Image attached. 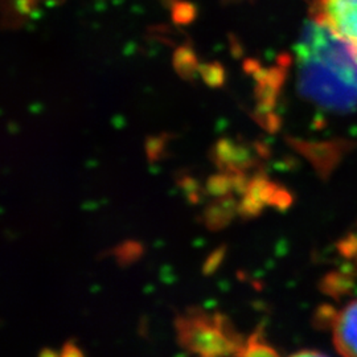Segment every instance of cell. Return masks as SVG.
I'll use <instances>...</instances> for the list:
<instances>
[{"label":"cell","instance_id":"1","mask_svg":"<svg viewBox=\"0 0 357 357\" xmlns=\"http://www.w3.org/2000/svg\"><path fill=\"white\" fill-rule=\"evenodd\" d=\"M299 89L320 107L345 113L357 107V53L310 22L298 43Z\"/></svg>","mask_w":357,"mask_h":357},{"label":"cell","instance_id":"2","mask_svg":"<svg viewBox=\"0 0 357 357\" xmlns=\"http://www.w3.org/2000/svg\"><path fill=\"white\" fill-rule=\"evenodd\" d=\"M178 344L197 357L236 356L243 339L222 314L191 310L175 320Z\"/></svg>","mask_w":357,"mask_h":357},{"label":"cell","instance_id":"3","mask_svg":"<svg viewBox=\"0 0 357 357\" xmlns=\"http://www.w3.org/2000/svg\"><path fill=\"white\" fill-rule=\"evenodd\" d=\"M310 15L357 53V0H314Z\"/></svg>","mask_w":357,"mask_h":357},{"label":"cell","instance_id":"4","mask_svg":"<svg viewBox=\"0 0 357 357\" xmlns=\"http://www.w3.org/2000/svg\"><path fill=\"white\" fill-rule=\"evenodd\" d=\"M332 330L337 352L343 357H357V299L337 314Z\"/></svg>","mask_w":357,"mask_h":357},{"label":"cell","instance_id":"5","mask_svg":"<svg viewBox=\"0 0 357 357\" xmlns=\"http://www.w3.org/2000/svg\"><path fill=\"white\" fill-rule=\"evenodd\" d=\"M212 158L217 166L224 172L245 174V171L255 166V158L243 146H238L228 139L218 142L213 147Z\"/></svg>","mask_w":357,"mask_h":357},{"label":"cell","instance_id":"6","mask_svg":"<svg viewBox=\"0 0 357 357\" xmlns=\"http://www.w3.org/2000/svg\"><path fill=\"white\" fill-rule=\"evenodd\" d=\"M236 213H238V203H236L233 195L217 197L216 202L205 209V227L213 231L224 229L229 225Z\"/></svg>","mask_w":357,"mask_h":357},{"label":"cell","instance_id":"7","mask_svg":"<svg viewBox=\"0 0 357 357\" xmlns=\"http://www.w3.org/2000/svg\"><path fill=\"white\" fill-rule=\"evenodd\" d=\"M174 66L178 76L184 79H192L200 69L197 57L188 45L176 50L174 54Z\"/></svg>","mask_w":357,"mask_h":357},{"label":"cell","instance_id":"8","mask_svg":"<svg viewBox=\"0 0 357 357\" xmlns=\"http://www.w3.org/2000/svg\"><path fill=\"white\" fill-rule=\"evenodd\" d=\"M354 286L352 278L344 273H330L320 282V290L332 298H342Z\"/></svg>","mask_w":357,"mask_h":357},{"label":"cell","instance_id":"9","mask_svg":"<svg viewBox=\"0 0 357 357\" xmlns=\"http://www.w3.org/2000/svg\"><path fill=\"white\" fill-rule=\"evenodd\" d=\"M234 357H280L278 352L268 345L261 336L255 332L245 343Z\"/></svg>","mask_w":357,"mask_h":357},{"label":"cell","instance_id":"10","mask_svg":"<svg viewBox=\"0 0 357 357\" xmlns=\"http://www.w3.org/2000/svg\"><path fill=\"white\" fill-rule=\"evenodd\" d=\"M206 191L215 197H224L234 192V176L229 172L213 175L206 181Z\"/></svg>","mask_w":357,"mask_h":357},{"label":"cell","instance_id":"11","mask_svg":"<svg viewBox=\"0 0 357 357\" xmlns=\"http://www.w3.org/2000/svg\"><path fill=\"white\" fill-rule=\"evenodd\" d=\"M114 253L118 264L126 266L141 258V255H143V246L137 241H125L115 249Z\"/></svg>","mask_w":357,"mask_h":357},{"label":"cell","instance_id":"12","mask_svg":"<svg viewBox=\"0 0 357 357\" xmlns=\"http://www.w3.org/2000/svg\"><path fill=\"white\" fill-rule=\"evenodd\" d=\"M199 72L203 77L205 84L211 88H220L225 82V70L222 65L218 63L200 65Z\"/></svg>","mask_w":357,"mask_h":357},{"label":"cell","instance_id":"13","mask_svg":"<svg viewBox=\"0 0 357 357\" xmlns=\"http://www.w3.org/2000/svg\"><path fill=\"white\" fill-rule=\"evenodd\" d=\"M196 15H197L196 7L188 1L176 3L172 8V20L180 26H185V24L192 23L195 20Z\"/></svg>","mask_w":357,"mask_h":357},{"label":"cell","instance_id":"14","mask_svg":"<svg viewBox=\"0 0 357 357\" xmlns=\"http://www.w3.org/2000/svg\"><path fill=\"white\" fill-rule=\"evenodd\" d=\"M337 311L330 306V305H323L318 308V311L315 312V317H314V324L317 328L319 330H328L332 328L336 318H337Z\"/></svg>","mask_w":357,"mask_h":357},{"label":"cell","instance_id":"15","mask_svg":"<svg viewBox=\"0 0 357 357\" xmlns=\"http://www.w3.org/2000/svg\"><path fill=\"white\" fill-rule=\"evenodd\" d=\"M225 253H227V249H225V246H222V248L216 249L212 255L208 257V259L205 261L204 266H203V273L205 275L213 274L217 268L221 266Z\"/></svg>","mask_w":357,"mask_h":357},{"label":"cell","instance_id":"16","mask_svg":"<svg viewBox=\"0 0 357 357\" xmlns=\"http://www.w3.org/2000/svg\"><path fill=\"white\" fill-rule=\"evenodd\" d=\"M291 203H293L291 195L286 191V190H283V188H278L277 192H275V195L273 196V200L270 203V206H274V208H278V209L283 211V209L289 208Z\"/></svg>","mask_w":357,"mask_h":357},{"label":"cell","instance_id":"17","mask_svg":"<svg viewBox=\"0 0 357 357\" xmlns=\"http://www.w3.org/2000/svg\"><path fill=\"white\" fill-rule=\"evenodd\" d=\"M339 252L340 255H344L347 258H354L357 255V237L351 234L349 237L343 238L339 243Z\"/></svg>","mask_w":357,"mask_h":357},{"label":"cell","instance_id":"18","mask_svg":"<svg viewBox=\"0 0 357 357\" xmlns=\"http://www.w3.org/2000/svg\"><path fill=\"white\" fill-rule=\"evenodd\" d=\"M163 147H165L163 138L158 137V138H150L147 141V155L151 162L159 159L160 153H163Z\"/></svg>","mask_w":357,"mask_h":357},{"label":"cell","instance_id":"19","mask_svg":"<svg viewBox=\"0 0 357 357\" xmlns=\"http://www.w3.org/2000/svg\"><path fill=\"white\" fill-rule=\"evenodd\" d=\"M60 356L61 357H85L84 354L81 352V349L77 347L75 343L72 342H68L65 343L61 352H60Z\"/></svg>","mask_w":357,"mask_h":357},{"label":"cell","instance_id":"20","mask_svg":"<svg viewBox=\"0 0 357 357\" xmlns=\"http://www.w3.org/2000/svg\"><path fill=\"white\" fill-rule=\"evenodd\" d=\"M181 185H183V188L187 191V195L191 197L192 202H195V199H193V196H196V193L199 191V187H197V183L191 178H183V181H181Z\"/></svg>","mask_w":357,"mask_h":357},{"label":"cell","instance_id":"21","mask_svg":"<svg viewBox=\"0 0 357 357\" xmlns=\"http://www.w3.org/2000/svg\"><path fill=\"white\" fill-rule=\"evenodd\" d=\"M289 357H327L323 354H320L318 351H311V349H305V351H299L296 354H294Z\"/></svg>","mask_w":357,"mask_h":357},{"label":"cell","instance_id":"22","mask_svg":"<svg viewBox=\"0 0 357 357\" xmlns=\"http://www.w3.org/2000/svg\"><path fill=\"white\" fill-rule=\"evenodd\" d=\"M259 69H261V68L258 66V64H257L255 61H250V60H248V61L245 63V70H246V72H253V73H257Z\"/></svg>","mask_w":357,"mask_h":357},{"label":"cell","instance_id":"23","mask_svg":"<svg viewBox=\"0 0 357 357\" xmlns=\"http://www.w3.org/2000/svg\"><path fill=\"white\" fill-rule=\"evenodd\" d=\"M38 357H61L60 356V354H57L56 351H53L51 348H44L41 352H40V355Z\"/></svg>","mask_w":357,"mask_h":357}]
</instances>
